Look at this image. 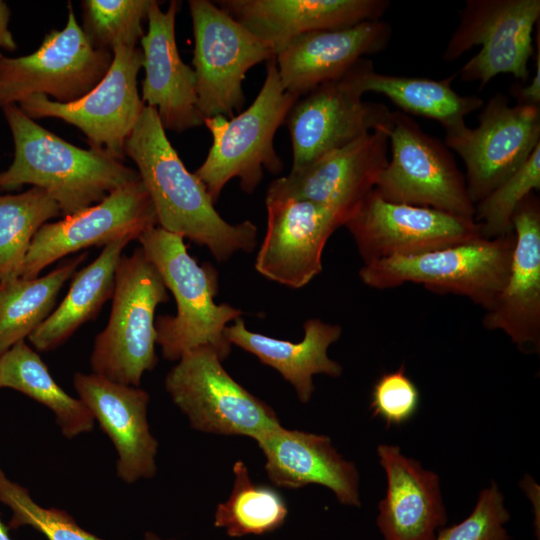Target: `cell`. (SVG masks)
I'll use <instances>...</instances> for the list:
<instances>
[{"label": "cell", "instance_id": "obj_18", "mask_svg": "<svg viewBox=\"0 0 540 540\" xmlns=\"http://www.w3.org/2000/svg\"><path fill=\"white\" fill-rule=\"evenodd\" d=\"M266 208L267 227L255 268L284 286L304 287L321 272L323 249L346 218L332 208L305 200L268 202Z\"/></svg>", "mask_w": 540, "mask_h": 540}, {"label": "cell", "instance_id": "obj_21", "mask_svg": "<svg viewBox=\"0 0 540 540\" xmlns=\"http://www.w3.org/2000/svg\"><path fill=\"white\" fill-rule=\"evenodd\" d=\"M180 5L173 0L163 11L154 0L147 33L140 40L145 70L141 99L157 112L165 130L177 133L204 124L196 105L194 70L183 62L177 48L175 22Z\"/></svg>", "mask_w": 540, "mask_h": 540}, {"label": "cell", "instance_id": "obj_30", "mask_svg": "<svg viewBox=\"0 0 540 540\" xmlns=\"http://www.w3.org/2000/svg\"><path fill=\"white\" fill-rule=\"evenodd\" d=\"M87 257H72L45 276L0 285V355L28 336L52 313L58 293Z\"/></svg>", "mask_w": 540, "mask_h": 540}, {"label": "cell", "instance_id": "obj_32", "mask_svg": "<svg viewBox=\"0 0 540 540\" xmlns=\"http://www.w3.org/2000/svg\"><path fill=\"white\" fill-rule=\"evenodd\" d=\"M233 471L232 492L227 501L217 506L214 525L224 528L230 537L262 535L280 528L288 515L281 494L270 486L253 483L240 460Z\"/></svg>", "mask_w": 540, "mask_h": 540}, {"label": "cell", "instance_id": "obj_36", "mask_svg": "<svg viewBox=\"0 0 540 540\" xmlns=\"http://www.w3.org/2000/svg\"><path fill=\"white\" fill-rule=\"evenodd\" d=\"M510 515L495 483L481 491L475 508L460 523L441 528L434 540H509Z\"/></svg>", "mask_w": 540, "mask_h": 540}, {"label": "cell", "instance_id": "obj_39", "mask_svg": "<svg viewBox=\"0 0 540 540\" xmlns=\"http://www.w3.org/2000/svg\"><path fill=\"white\" fill-rule=\"evenodd\" d=\"M11 10L8 4L0 0V58L3 57L2 49L15 50L17 43L9 29Z\"/></svg>", "mask_w": 540, "mask_h": 540}, {"label": "cell", "instance_id": "obj_12", "mask_svg": "<svg viewBox=\"0 0 540 540\" xmlns=\"http://www.w3.org/2000/svg\"><path fill=\"white\" fill-rule=\"evenodd\" d=\"M208 346L185 352L165 378V388L192 428L255 439L280 424L274 410L236 382Z\"/></svg>", "mask_w": 540, "mask_h": 540}, {"label": "cell", "instance_id": "obj_2", "mask_svg": "<svg viewBox=\"0 0 540 540\" xmlns=\"http://www.w3.org/2000/svg\"><path fill=\"white\" fill-rule=\"evenodd\" d=\"M14 142V158L0 172V190L29 184L44 189L69 216L140 178L103 149H82L28 117L18 105L2 108Z\"/></svg>", "mask_w": 540, "mask_h": 540}, {"label": "cell", "instance_id": "obj_34", "mask_svg": "<svg viewBox=\"0 0 540 540\" xmlns=\"http://www.w3.org/2000/svg\"><path fill=\"white\" fill-rule=\"evenodd\" d=\"M540 189V144L513 175L475 204L474 221L483 238L512 234L513 215L519 204Z\"/></svg>", "mask_w": 540, "mask_h": 540}, {"label": "cell", "instance_id": "obj_25", "mask_svg": "<svg viewBox=\"0 0 540 540\" xmlns=\"http://www.w3.org/2000/svg\"><path fill=\"white\" fill-rule=\"evenodd\" d=\"M377 454L388 483L376 519L383 540H434L447 522L439 477L398 446L381 444Z\"/></svg>", "mask_w": 540, "mask_h": 540}, {"label": "cell", "instance_id": "obj_15", "mask_svg": "<svg viewBox=\"0 0 540 540\" xmlns=\"http://www.w3.org/2000/svg\"><path fill=\"white\" fill-rule=\"evenodd\" d=\"M364 264L418 255L483 238L474 219L433 208L393 203L374 189L344 225Z\"/></svg>", "mask_w": 540, "mask_h": 540}, {"label": "cell", "instance_id": "obj_10", "mask_svg": "<svg viewBox=\"0 0 540 540\" xmlns=\"http://www.w3.org/2000/svg\"><path fill=\"white\" fill-rule=\"evenodd\" d=\"M194 34L193 70L202 117H233L243 107L242 88L253 66L275 58L263 40L208 0L188 2Z\"/></svg>", "mask_w": 540, "mask_h": 540}, {"label": "cell", "instance_id": "obj_35", "mask_svg": "<svg viewBox=\"0 0 540 540\" xmlns=\"http://www.w3.org/2000/svg\"><path fill=\"white\" fill-rule=\"evenodd\" d=\"M0 502L8 506L12 516L8 527L30 526L48 540H102L81 528L64 510L44 508L37 504L23 486L11 481L0 468ZM145 540H163L147 533Z\"/></svg>", "mask_w": 540, "mask_h": 540}, {"label": "cell", "instance_id": "obj_28", "mask_svg": "<svg viewBox=\"0 0 540 540\" xmlns=\"http://www.w3.org/2000/svg\"><path fill=\"white\" fill-rule=\"evenodd\" d=\"M457 74L442 80L389 75L369 68L364 77V92L386 96L391 102L409 115H417L440 123L446 135H456L467 127L465 118L481 109L484 100L476 95L462 96L452 88Z\"/></svg>", "mask_w": 540, "mask_h": 540}, {"label": "cell", "instance_id": "obj_4", "mask_svg": "<svg viewBox=\"0 0 540 540\" xmlns=\"http://www.w3.org/2000/svg\"><path fill=\"white\" fill-rule=\"evenodd\" d=\"M266 68L262 88L243 112L230 119L224 116L204 119L212 135V145L195 175L214 203L233 178H239L241 189L251 194L263 180L264 169L272 174L283 170L274 136L299 96L283 87L275 58L267 62Z\"/></svg>", "mask_w": 540, "mask_h": 540}, {"label": "cell", "instance_id": "obj_13", "mask_svg": "<svg viewBox=\"0 0 540 540\" xmlns=\"http://www.w3.org/2000/svg\"><path fill=\"white\" fill-rule=\"evenodd\" d=\"M103 79L86 95L69 103L34 94L18 104L31 119L59 118L79 128L90 147L103 149L123 159L124 146L146 106L142 101L137 76L143 54L137 47L118 45Z\"/></svg>", "mask_w": 540, "mask_h": 540}, {"label": "cell", "instance_id": "obj_29", "mask_svg": "<svg viewBox=\"0 0 540 540\" xmlns=\"http://www.w3.org/2000/svg\"><path fill=\"white\" fill-rule=\"evenodd\" d=\"M0 388L17 390L49 408L68 439L94 428L95 420L88 408L54 381L46 364L25 340L0 355Z\"/></svg>", "mask_w": 540, "mask_h": 540}, {"label": "cell", "instance_id": "obj_26", "mask_svg": "<svg viewBox=\"0 0 540 540\" xmlns=\"http://www.w3.org/2000/svg\"><path fill=\"white\" fill-rule=\"evenodd\" d=\"M303 329V340L293 343L252 332L239 317L225 328L224 333L231 345L255 355L261 363L277 370L294 387L299 400L306 403L315 389L314 375L338 377L342 374V366L327 354L330 345L340 338L342 329L318 318L305 321Z\"/></svg>", "mask_w": 540, "mask_h": 540}, {"label": "cell", "instance_id": "obj_14", "mask_svg": "<svg viewBox=\"0 0 540 540\" xmlns=\"http://www.w3.org/2000/svg\"><path fill=\"white\" fill-rule=\"evenodd\" d=\"M444 144L464 162L475 206L521 168L540 144V106H512L506 95L497 93L484 102L475 128L445 136Z\"/></svg>", "mask_w": 540, "mask_h": 540}, {"label": "cell", "instance_id": "obj_19", "mask_svg": "<svg viewBox=\"0 0 540 540\" xmlns=\"http://www.w3.org/2000/svg\"><path fill=\"white\" fill-rule=\"evenodd\" d=\"M73 385L79 399L115 447L118 478L131 484L154 477L158 442L147 420L149 394L139 387L115 383L93 372L75 373Z\"/></svg>", "mask_w": 540, "mask_h": 540}, {"label": "cell", "instance_id": "obj_6", "mask_svg": "<svg viewBox=\"0 0 540 540\" xmlns=\"http://www.w3.org/2000/svg\"><path fill=\"white\" fill-rule=\"evenodd\" d=\"M514 240L513 232L418 255L389 257L364 264L359 276L371 288L416 283L434 293L466 297L489 311L509 276Z\"/></svg>", "mask_w": 540, "mask_h": 540}, {"label": "cell", "instance_id": "obj_24", "mask_svg": "<svg viewBox=\"0 0 540 540\" xmlns=\"http://www.w3.org/2000/svg\"><path fill=\"white\" fill-rule=\"evenodd\" d=\"M254 440L265 455V470L276 486L297 489L320 484L341 504L360 506L358 471L336 451L328 436L279 425Z\"/></svg>", "mask_w": 540, "mask_h": 540}, {"label": "cell", "instance_id": "obj_38", "mask_svg": "<svg viewBox=\"0 0 540 540\" xmlns=\"http://www.w3.org/2000/svg\"><path fill=\"white\" fill-rule=\"evenodd\" d=\"M537 52L535 57V73L528 85L516 83L511 86L510 92L516 99V103L532 106H540V32L537 25Z\"/></svg>", "mask_w": 540, "mask_h": 540}, {"label": "cell", "instance_id": "obj_23", "mask_svg": "<svg viewBox=\"0 0 540 540\" xmlns=\"http://www.w3.org/2000/svg\"><path fill=\"white\" fill-rule=\"evenodd\" d=\"M221 9L277 53L299 35L379 20L388 0H219Z\"/></svg>", "mask_w": 540, "mask_h": 540}, {"label": "cell", "instance_id": "obj_3", "mask_svg": "<svg viewBox=\"0 0 540 540\" xmlns=\"http://www.w3.org/2000/svg\"><path fill=\"white\" fill-rule=\"evenodd\" d=\"M183 239L160 226L148 229L137 239L177 306L176 315H161L155 320L156 343L167 360H179L191 349L208 346L223 361L231 352L225 328L241 317L242 311L215 303L217 271L209 263L199 265Z\"/></svg>", "mask_w": 540, "mask_h": 540}, {"label": "cell", "instance_id": "obj_17", "mask_svg": "<svg viewBox=\"0 0 540 540\" xmlns=\"http://www.w3.org/2000/svg\"><path fill=\"white\" fill-rule=\"evenodd\" d=\"M388 147L385 130L369 132L273 180L267 189L266 203L288 199L311 201L340 212L347 220L375 188L389 160Z\"/></svg>", "mask_w": 540, "mask_h": 540}, {"label": "cell", "instance_id": "obj_40", "mask_svg": "<svg viewBox=\"0 0 540 540\" xmlns=\"http://www.w3.org/2000/svg\"><path fill=\"white\" fill-rule=\"evenodd\" d=\"M0 540H11V538L8 535L7 528L4 526L1 520H0Z\"/></svg>", "mask_w": 540, "mask_h": 540}, {"label": "cell", "instance_id": "obj_33", "mask_svg": "<svg viewBox=\"0 0 540 540\" xmlns=\"http://www.w3.org/2000/svg\"><path fill=\"white\" fill-rule=\"evenodd\" d=\"M154 0H84L83 31L96 48L136 47Z\"/></svg>", "mask_w": 540, "mask_h": 540}, {"label": "cell", "instance_id": "obj_9", "mask_svg": "<svg viewBox=\"0 0 540 540\" xmlns=\"http://www.w3.org/2000/svg\"><path fill=\"white\" fill-rule=\"evenodd\" d=\"M459 15L443 60L453 62L472 47L481 46L456 73L461 81L478 82L483 88L499 74H512L520 84L529 79L540 0H466Z\"/></svg>", "mask_w": 540, "mask_h": 540}, {"label": "cell", "instance_id": "obj_20", "mask_svg": "<svg viewBox=\"0 0 540 540\" xmlns=\"http://www.w3.org/2000/svg\"><path fill=\"white\" fill-rule=\"evenodd\" d=\"M514 248L507 281L483 325L503 331L519 350L540 348V201L530 193L513 215Z\"/></svg>", "mask_w": 540, "mask_h": 540}, {"label": "cell", "instance_id": "obj_11", "mask_svg": "<svg viewBox=\"0 0 540 540\" xmlns=\"http://www.w3.org/2000/svg\"><path fill=\"white\" fill-rule=\"evenodd\" d=\"M112 60L111 51L92 45L69 2L62 30L50 31L29 55L0 58V108L18 105L34 94L73 102L103 79Z\"/></svg>", "mask_w": 540, "mask_h": 540}, {"label": "cell", "instance_id": "obj_27", "mask_svg": "<svg viewBox=\"0 0 540 540\" xmlns=\"http://www.w3.org/2000/svg\"><path fill=\"white\" fill-rule=\"evenodd\" d=\"M131 241L123 238L104 246L94 261L74 275L59 306L28 336L36 350L46 352L57 348L81 325L97 316L112 297L117 265Z\"/></svg>", "mask_w": 540, "mask_h": 540}, {"label": "cell", "instance_id": "obj_37", "mask_svg": "<svg viewBox=\"0 0 540 540\" xmlns=\"http://www.w3.org/2000/svg\"><path fill=\"white\" fill-rule=\"evenodd\" d=\"M419 405V389L406 374L404 365L383 373L373 385L370 408L373 416L384 421L387 427L409 422Z\"/></svg>", "mask_w": 540, "mask_h": 540}, {"label": "cell", "instance_id": "obj_22", "mask_svg": "<svg viewBox=\"0 0 540 540\" xmlns=\"http://www.w3.org/2000/svg\"><path fill=\"white\" fill-rule=\"evenodd\" d=\"M391 37L392 27L382 19L299 35L275 54L280 81L300 97L340 77L360 59L384 51Z\"/></svg>", "mask_w": 540, "mask_h": 540}, {"label": "cell", "instance_id": "obj_7", "mask_svg": "<svg viewBox=\"0 0 540 540\" xmlns=\"http://www.w3.org/2000/svg\"><path fill=\"white\" fill-rule=\"evenodd\" d=\"M386 134L391 158L374 188L384 200L473 219L465 176L444 143L401 111H392Z\"/></svg>", "mask_w": 540, "mask_h": 540}, {"label": "cell", "instance_id": "obj_31", "mask_svg": "<svg viewBox=\"0 0 540 540\" xmlns=\"http://www.w3.org/2000/svg\"><path fill=\"white\" fill-rule=\"evenodd\" d=\"M61 215L56 201L39 187L0 195V285L20 277L33 237L48 220Z\"/></svg>", "mask_w": 540, "mask_h": 540}, {"label": "cell", "instance_id": "obj_8", "mask_svg": "<svg viewBox=\"0 0 540 540\" xmlns=\"http://www.w3.org/2000/svg\"><path fill=\"white\" fill-rule=\"evenodd\" d=\"M372 66V61L362 58L340 77L296 100L284 121L292 143L291 170L303 168L369 132L388 130L392 111L382 103L362 99L363 77Z\"/></svg>", "mask_w": 540, "mask_h": 540}, {"label": "cell", "instance_id": "obj_5", "mask_svg": "<svg viewBox=\"0 0 540 540\" xmlns=\"http://www.w3.org/2000/svg\"><path fill=\"white\" fill-rule=\"evenodd\" d=\"M168 300L160 273L141 247L122 255L115 271L110 317L94 340L92 372L139 387L143 374L158 362L155 310Z\"/></svg>", "mask_w": 540, "mask_h": 540}, {"label": "cell", "instance_id": "obj_16", "mask_svg": "<svg viewBox=\"0 0 540 540\" xmlns=\"http://www.w3.org/2000/svg\"><path fill=\"white\" fill-rule=\"evenodd\" d=\"M157 224L151 197L139 178L95 205L42 225L31 241L20 278H36L58 259L87 247L138 239Z\"/></svg>", "mask_w": 540, "mask_h": 540}, {"label": "cell", "instance_id": "obj_1", "mask_svg": "<svg viewBox=\"0 0 540 540\" xmlns=\"http://www.w3.org/2000/svg\"><path fill=\"white\" fill-rule=\"evenodd\" d=\"M137 166L164 230L206 246L218 262L252 252L258 229L251 221L230 224L214 208L203 182L185 167L157 112L145 106L124 146Z\"/></svg>", "mask_w": 540, "mask_h": 540}]
</instances>
